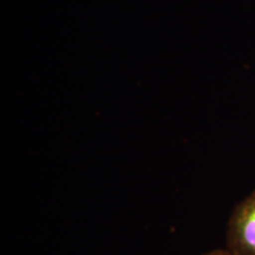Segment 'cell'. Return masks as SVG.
I'll use <instances>...</instances> for the list:
<instances>
[{
	"mask_svg": "<svg viewBox=\"0 0 255 255\" xmlns=\"http://www.w3.org/2000/svg\"><path fill=\"white\" fill-rule=\"evenodd\" d=\"M202 255H234L232 254L231 252H229L227 248H225V250H214V251H210L208 253H205Z\"/></svg>",
	"mask_w": 255,
	"mask_h": 255,
	"instance_id": "cell-2",
	"label": "cell"
},
{
	"mask_svg": "<svg viewBox=\"0 0 255 255\" xmlns=\"http://www.w3.org/2000/svg\"><path fill=\"white\" fill-rule=\"evenodd\" d=\"M226 248L234 255H255V190L233 210L227 226Z\"/></svg>",
	"mask_w": 255,
	"mask_h": 255,
	"instance_id": "cell-1",
	"label": "cell"
}]
</instances>
